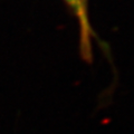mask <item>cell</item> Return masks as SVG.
<instances>
[{
  "label": "cell",
  "mask_w": 134,
  "mask_h": 134,
  "mask_svg": "<svg viewBox=\"0 0 134 134\" xmlns=\"http://www.w3.org/2000/svg\"><path fill=\"white\" fill-rule=\"evenodd\" d=\"M64 2L70 8V10L73 11V14L75 15L76 19L78 20V18H79V8H78L77 0H64Z\"/></svg>",
  "instance_id": "1"
}]
</instances>
